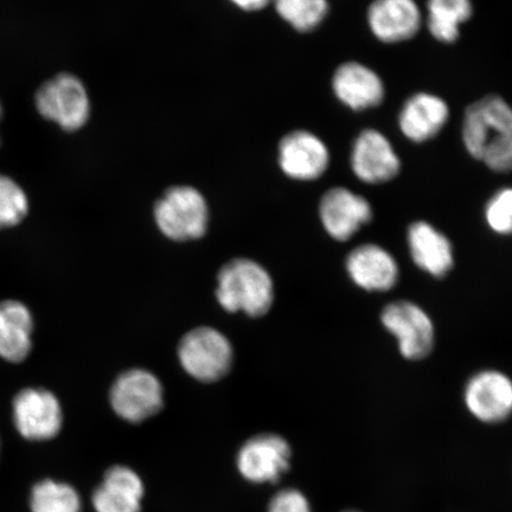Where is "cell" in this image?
I'll use <instances>...</instances> for the list:
<instances>
[{
	"label": "cell",
	"mask_w": 512,
	"mask_h": 512,
	"mask_svg": "<svg viewBox=\"0 0 512 512\" xmlns=\"http://www.w3.org/2000/svg\"><path fill=\"white\" fill-rule=\"evenodd\" d=\"M373 217L367 198L348 188L329 189L319 203V219L325 232L339 242L354 238Z\"/></svg>",
	"instance_id": "cell-10"
},
{
	"label": "cell",
	"mask_w": 512,
	"mask_h": 512,
	"mask_svg": "<svg viewBox=\"0 0 512 512\" xmlns=\"http://www.w3.org/2000/svg\"><path fill=\"white\" fill-rule=\"evenodd\" d=\"M472 16V0H426L424 21L431 36L440 43H456L462 25Z\"/></svg>",
	"instance_id": "cell-21"
},
{
	"label": "cell",
	"mask_w": 512,
	"mask_h": 512,
	"mask_svg": "<svg viewBox=\"0 0 512 512\" xmlns=\"http://www.w3.org/2000/svg\"><path fill=\"white\" fill-rule=\"evenodd\" d=\"M381 322L396 338L406 360L420 361L431 354L435 343L433 320L418 304L408 300L389 303L382 310Z\"/></svg>",
	"instance_id": "cell-7"
},
{
	"label": "cell",
	"mask_w": 512,
	"mask_h": 512,
	"mask_svg": "<svg viewBox=\"0 0 512 512\" xmlns=\"http://www.w3.org/2000/svg\"><path fill=\"white\" fill-rule=\"evenodd\" d=\"M144 484L126 466H113L95 489L92 504L96 512H142Z\"/></svg>",
	"instance_id": "cell-19"
},
{
	"label": "cell",
	"mask_w": 512,
	"mask_h": 512,
	"mask_svg": "<svg viewBox=\"0 0 512 512\" xmlns=\"http://www.w3.org/2000/svg\"><path fill=\"white\" fill-rule=\"evenodd\" d=\"M35 107L43 119L66 132L79 131L91 115L85 85L78 76L68 73L55 75L42 83L35 94Z\"/></svg>",
	"instance_id": "cell-5"
},
{
	"label": "cell",
	"mask_w": 512,
	"mask_h": 512,
	"mask_svg": "<svg viewBox=\"0 0 512 512\" xmlns=\"http://www.w3.org/2000/svg\"><path fill=\"white\" fill-rule=\"evenodd\" d=\"M485 222L497 235H512V187L502 188L491 196L484 210Z\"/></svg>",
	"instance_id": "cell-25"
},
{
	"label": "cell",
	"mask_w": 512,
	"mask_h": 512,
	"mask_svg": "<svg viewBox=\"0 0 512 512\" xmlns=\"http://www.w3.org/2000/svg\"><path fill=\"white\" fill-rule=\"evenodd\" d=\"M409 254L416 267L443 278L454 266V252L450 239L427 221H416L407 232Z\"/></svg>",
	"instance_id": "cell-18"
},
{
	"label": "cell",
	"mask_w": 512,
	"mask_h": 512,
	"mask_svg": "<svg viewBox=\"0 0 512 512\" xmlns=\"http://www.w3.org/2000/svg\"><path fill=\"white\" fill-rule=\"evenodd\" d=\"M153 214L160 232L172 241L198 240L208 230V204L195 188H170L157 201Z\"/></svg>",
	"instance_id": "cell-3"
},
{
	"label": "cell",
	"mask_w": 512,
	"mask_h": 512,
	"mask_svg": "<svg viewBox=\"0 0 512 512\" xmlns=\"http://www.w3.org/2000/svg\"><path fill=\"white\" fill-rule=\"evenodd\" d=\"M181 366L195 380L213 383L229 374L234 362V349L221 331L200 326L188 332L178 345Z\"/></svg>",
	"instance_id": "cell-4"
},
{
	"label": "cell",
	"mask_w": 512,
	"mask_h": 512,
	"mask_svg": "<svg viewBox=\"0 0 512 512\" xmlns=\"http://www.w3.org/2000/svg\"><path fill=\"white\" fill-rule=\"evenodd\" d=\"M330 160L328 146L309 131L288 133L279 144L280 168L296 181H316L329 169Z\"/></svg>",
	"instance_id": "cell-13"
},
{
	"label": "cell",
	"mask_w": 512,
	"mask_h": 512,
	"mask_svg": "<svg viewBox=\"0 0 512 512\" xmlns=\"http://www.w3.org/2000/svg\"><path fill=\"white\" fill-rule=\"evenodd\" d=\"M268 512H312L309 501L302 492L294 489L281 490L272 498Z\"/></svg>",
	"instance_id": "cell-26"
},
{
	"label": "cell",
	"mask_w": 512,
	"mask_h": 512,
	"mask_svg": "<svg viewBox=\"0 0 512 512\" xmlns=\"http://www.w3.org/2000/svg\"><path fill=\"white\" fill-rule=\"evenodd\" d=\"M345 268L352 283L367 292L393 290L400 278V267L394 255L375 243L352 249Z\"/></svg>",
	"instance_id": "cell-16"
},
{
	"label": "cell",
	"mask_w": 512,
	"mask_h": 512,
	"mask_svg": "<svg viewBox=\"0 0 512 512\" xmlns=\"http://www.w3.org/2000/svg\"><path fill=\"white\" fill-rule=\"evenodd\" d=\"M34 318L17 300L0 303V358L10 363L27 360L32 348Z\"/></svg>",
	"instance_id": "cell-20"
},
{
	"label": "cell",
	"mask_w": 512,
	"mask_h": 512,
	"mask_svg": "<svg viewBox=\"0 0 512 512\" xmlns=\"http://www.w3.org/2000/svg\"><path fill=\"white\" fill-rule=\"evenodd\" d=\"M291 454L290 445L280 435H255L239 451V471L252 483H277L290 469Z\"/></svg>",
	"instance_id": "cell-12"
},
{
	"label": "cell",
	"mask_w": 512,
	"mask_h": 512,
	"mask_svg": "<svg viewBox=\"0 0 512 512\" xmlns=\"http://www.w3.org/2000/svg\"><path fill=\"white\" fill-rule=\"evenodd\" d=\"M401 166L400 156L386 134L375 128L357 134L351 146L350 168L358 181L369 185L392 182Z\"/></svg>",
	"instance_id": "cell-8"
},
{
	"label": "cell",
	"mask_w": 512,
	"mask_h": 512,
	"mask_svg": "<svg viewBox=\"0 0 512 512\" xmlns=\"http://www.w3.org/2000/svg\"><path fill=\"white\" fill-rule=\"evenodd\" d=\"M371 34L384 44L413 40L424 24V14L415 0H373L367 10Z\"/></svg>",
	"instance_id": "cell-14"
},
{
	"label": "cell",
	"mask_w": 512,
	"mask_h": 512,
	"mask_svg": "<svg viewBox=\"0 0 512 512\" xmlns=\"http://www.w3.org/2000/svg\"><path fill=\"white\" fill-rule=\"evenodd\" d=\"M216 298L224 311L259 318L273 306V280L258 262L233 259L217 274Z\"/></svg>",
	"instance_id": "cell-2"
},
{
	"label": "cell",
	"mask_w": 512,
	"mask_h": 512,
	"mask_svg": "<svg viewBox=\"0 0 512 512\" xmlns=\"http://www.w3.org/2000/svg\"><path fill=\"white\" fill-rule=\"evenodd\" d=\"M464 402L473 416L485 424H497L512 414V380L498 370H482L467 381Z\"/></svg>",
	"instance_id": "cell-11"
},
{
	"label": "cell",
	"mask_w": 512,
	"mask_h": 512,
	"mask_svg": "<svg viewBox=\"0 0 512 512\" xmlns=\"http://www.w3.org/2000/svg\"><path fill=\"white\" fill-rule=\"evenodd\" d=\"M110 402L119 418L130 424H140L162 411L164 389L151 371L130 369L114 381Z\"/></svg>",
	"instance_id": "cell-6"
},
{
	"label": "cell",
	"mask_w": 512,
	"mask_h": 512,
	"mask_svg": "<svg viewBox=\"0 0 512 512\" xmlns=\"http://www.w3.org/2000/svg\"><path fill=\"white\" fill-rule=\"evenodd\" d=\"M16 430L29 441H48L57 437L63 424L59 399L42 388L21 390L12 402Z\"/></svg>",
	"instance_id": "cell-9"
},
{
	"label": "cell",
	"mask_w": 512,
	"mask_h": 512,
	"mask_svg": "<svg viewBox=\"0 0 512 512\" xmlns=\"http://www.w3.org/2000/svg\"><path fill=\"white\" fill-rule=\"evenodd\" d=\"M236 6H239L242 10L256 11L264 9L265 6L271 2V0H230Z\"/></svg>",
	"instance_id": "cell-27"
},
{
	"label": "cell",
	"mask_w": 512,
	"mask_h": 512,
	"mask_svg": "<svg viewBox=\"0 0 512 512\" xmlns=\"http://www.w3.org/2000/svg\"><path fill=\"white\" fill-rule=\"evenodd\" d=\"M462 139L469 155L498 174L512 171V107L497 94L467 106Z\"/></svg>",
	"instance_id": "cell-1"
},
{
	"label": "cell",
	"mask_w": 512,
	"mask_h": 512,
	"mask_svg": "<svg viewBox=\"0 0 512 512\" xmlns=\"http://www.w3.org/2000/svg\"><path fill=\"white\" fill-rule=\"evenodd\" d=\"M29 213V200L21 185L0 174V230L21 223Z\"/></svg>",
	"instance_id": "cell-24"
},
{
	"label": "cell",
	"mask_w": 512,
	"mask_h": 512,
	"mask_svg": "<svg viewBox=\"0 0 512 512\" xmlns=\"http://www.w3.org/2000/svg\"><path fill=\"white\" fill-rule=\"evenodd\" d=\"M451 117L450 106L441 96L415 93L401 107L398 125L402 136L414 144H424L438 137Z\"/></svg>",
	"instance_id": "cell-17"
},
{
	"label": "cell",
	"mask_w": 512,
	"mask_h": 512,
	"mask_svg": "<svg viewBox=\"0 0 512 512\" xmlns=\"http://www.w3.org/2000/svg\"><path fill=\"white\" fill-rule=\"evenodd\" d=\"M3 105H2V102H0V120H2V117H3Z\"/></svg>",
	"instance_id": "cell-28"
},
{
	"label": "cell",
	"mask_w": 512,
	"mask_h": 512,
	"mask_svg": "<svg viewBox=\"0 0 512 512\" xmlns=\"http://www.w3.org/2000/svg\"><path fill=\"white\" fill-rule=\"evenodd\" d=\"M332 91L345 107L354 112L371 110L382 105L386 86L373 68L361 62L341 64L332 76Z\"/></svg>",
	"instance_id": "cell-15"
},
{
	"label": "cell",
	"mask_w": 512,
	"mask_h": 512,
	"mask_svg": "<svg viewBox=\"0 0 512 512\" xmlns=\"http://www.w3.org/2000/svg\"><path fill=\"white\" fill-rule=\"evenodd\" d=\"M32 512H81V498L73 486L44 479L31 490Z\"/></svg>",
	"instance_id": "cell-22"
},
{
	"label": "cell",
	"mask_w": 512,
	"mask_h": 512,
	"mask_svg": "<svg viewBox=\"0 0 512 512\" xmlns=\"http://www.w3.org/2000/svg\"><path fill=\"white\" fill-rule=\"evenodd\" d=\"M348 512H356V511H348Z\"/></svg>",
	"instance_id": "cell-29"
},
{
	"label": "cell",
	"mask_w": 512,
	"mask_h": 512,
	"mask_svg": "<svg viewBox=\"0 0 512 512\" xmlns=\"http://www.w3.org/2000/svg\"><path fill=\"white\" fill-rule=\"evenodd\" d=\"M278 14L299 32L316 30L330 11L328 0H274Z\"/></svg>",
	"instance_id": "cell-23"
}]
</instances>
